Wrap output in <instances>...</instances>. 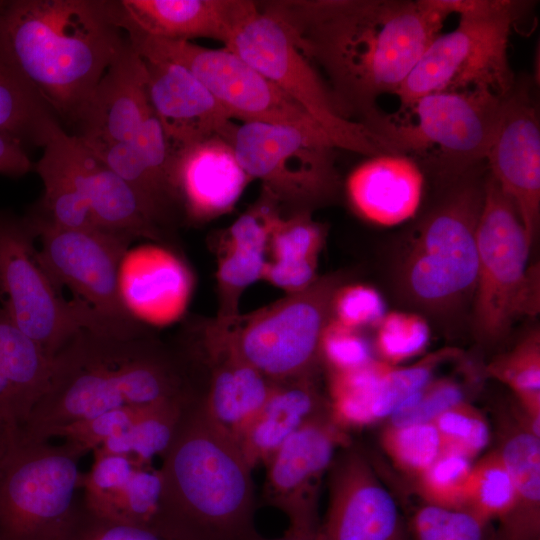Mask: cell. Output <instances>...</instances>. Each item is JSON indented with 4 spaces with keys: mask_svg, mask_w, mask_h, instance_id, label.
I'll list each match as a JSON object with an SVG mask.
<instances>
[{
    "mask_svg": "<svg viewBox=\"0 0 540 540\" xmlns=\"http://www.w3.org/2000/svg\"><path fill=\"white\" fill-rule=\"evenodd\" d=\"M265 4L326 75L343 114L371 129L378 98L395 94L448 15L434 0H283Z\"/></svg>",
    "mask_w": 540,
    "mask_h": 540,
    "instance_id": "1",
    "label": "cell"
},
{
    "mask_svg": "<svg viewBox=\"0 0 540 540\" xmlns=\"http://www.w3.org/2000/svg\"><path fill=\"white\" fill-rule=\"evenodd\" d=\"M199 398L184 361L135 318L101 316L53 357L48 389L19 435L46 442L57 427L113 409Z\"/></svg>",
    "mask_w": 540,
    "mask_h": 540,
    "instance_id": "2",
    "label": "cell"
},
{
    "mask_svg": "<svg viewBox=\"0 0 540 540\" xmlns=\"http://www.w3.org/2000/svg\"><path fill=\"white\" fill-rule=\"evenodd\" d=\"M118 1H0V42L47 105L78 120L123 45Z\"/></svg>",
    "mask_w": 540,
    "mask_h": 540,
    "instance_id": "3",
    "label": "cell"
},
{
    "mask_svg": "<svg viewBox=\"0 0 540 540\" xmlns=\"http://www.w3.org/2000/svg\"><path fill=\"white\" fill-rule=\"evenodd\" d=\"M201 399L187 409L162 457L154 523L180 540H252L258 535L252 468L235 437L206 415Z\"/></svg>",
    "mask_w": 540,
    "mask_h": 540,
    "instance_id": "4",
    "label": "cell"
},
{
    "mask_svg": "<svg viewBox=\"0 0 540 540\" xmlns=\"http://www.w3.org/2000/svg\"><path fill=\"white\" fill-rule=\"evenodd\" d=\"M476 166L454 179L440 201L412 231L399 267L402 291L415 304L448 312L474 295L476 228L485 178Z\"/></svg>",
    "mask_w": 540,
    "mask_h": 540,
    "instance_id": "5",
    "label": "cell"
},
{
    "mask_svg": "<svg viewBox=\"0 0 540 540\" xmlns=\"http://www.w3.org/2000/svg\"><path fill=\"white\" fill-rule=\"evenodd\" d=\"M457 27L439 34L395 93L402 108L442 91L488 90L506 96L514 86L507 48L511 28L527 2L511 0H435Z\"/></svg>",
    "mask_w": 540,
    "mask_h": 540,
    "instance_id": "6",
    "label": "cell"
},
{
    "mask_svg": "<svg viewBox=\"0 0 540 540\" xmlns=\"http://www.w3.org/2000/svg\"><path fill=\"white\" fill-rule=\"evenodd\" d=\"M478 256L474 327L480 340L495 342L513 322L539 311V269L529 266L530 243L516 208L488 174L476 228Z\"/></svg>",
    "mask_w": 540,
    "mask_h": 540,
    "instance_id": "7",
    "label": "cell"
},
{
    "mask_svg": "<svg viewBox=\"0 0 540 540\" xmlns=\"http://www.w3.org/2000/svg\"><path fill=\"white\" fill-rule=\"evenodd\" d=\"M224 46L303 108L336 148L368 157L388 154L376 133L343 114L318 69L298 47L287 24L265 2L257 3Z\"/></svg>",
    "mask_w": 540,
    "mask_h": 540,
    "instance_id": "8",
    "label": "cell"
},
{
    "mask_svg": "<svg viewBox=\"0 0 540 540\" xmlns=\"http://www.w3.org/2000/svg\"><path fill=\"white\" fill-rule=\"evenodd\" d=\"M84 452L64 442L25 440L19 432L0 460V540H54L81 489Z\"/></svg>",
    "mask_w": 540,
    "mask_h": 540,
    "instance_id": "9",
    "label": "cell"
},
{
    "mask_svg": "<svg viewBox=\"0 0 540 540\" xmlns=\"http://www.w3.org/2000/svg\"><path fill=\"white\" fill-rule=\"evenodd\" d=\"M504 97L484 89L430 93L410 107L416 123L387 118L377 133L392 154H430L440 173L455 179L486 161Z\"/></svg>",
    "mask_w": 540,
    "mask_h": 540,
    "instance_id": "10",
    "label": "cell"
},
{
    "mask_svg": "<svg viewBox=\"0 0 540 540\" xmlns=\"http://www.w3.org/2000/svg\"><path fill=\"white\" fill-rule=\"evenodd\" d=\"M30 220L0 211V294L13 324L53 357L81 328L102 315L86 303L67 301L34 248Z\"/></svg>",
    "mask_w": 540,
    "mask_h": 540,
    "instance_id": "11",
    "label": "cell"
},
{
    "mask_svg": "<svg viewBox=\"0 0 540 540\" xmlns=\"http://www.w3.org/2000/svg\"><path fill=\"white\" fill-rule=\"evenodd\" d=\"M127 35L144 59L175 63L190 71L232 119L288 125L328 136L295 101L225 46L213 49L133 31Z\"/></svg>",
    "mask_w": 540,
    "mask_h": 540,
    "instance_id": "12",
    "label": "cell"
},
{
    "mask_svg": "<svg viewBox=\"0 0 540 540\" xmlns=\"http://www.w3.org/2000/svg\"><path fill=\"white\" fill-rule=\"evenodd\" d=\"M334 291L332 281L316 280L209 341L226 347L273 382L310 377Z\"/></svg>",
    "mask_w": 540,
    "mask_h": 540,
    "instance_id": "13",
    "label": "cell"
},
{
    "mask_svg": "<svg viewBox=\"0 0 540 540\" xmlns=\"http://www.w3.org/2000/svg\"><path fill=\"white\" fill-rule=\"evenodd\" d=\"M250 179H259L277 201L304 205L329 195L337 184L336 146L324 134L288 125L244 122L232 142Z\"/></svg>",
    "mask_w": 540,
    "mask_h": 540,
    "instance_id": "14",
    "label": "cell"
},
{
    "mask_svg": "<svg viewBox=\"0 0 540 540\" xmlns=\"http://www.w3.org/2000/svg\"><path fill=\"white\" fill-rule=\"evenodd\" d=\"M27 218L41 246L39 263L59 288L67 286L96 312L114 319L135 318L121 292L119 269L132 237L102 229H66L32 214Z\"/></svg>",
    "mask_w": 540,
    "mask_h": 540,
    "instance_id": "15",
    "label": "cell"
},
{
    "mask_svg": "<svg viewBox=\"0 0 540 540\" xmlns=\"http://www.w3.org/2000/svg\"><path fill=\"white\" fill-rule=\"evenodd\" d=\"M348 438L331 410L310 419L264 463V497L289 520L287 531L319 534L320 481Z\"/></svg>",
    "mask_w": 540,
    "mask_h": 540,
    "instance_id": "16",
    "label": "cell"
},
{
    "mask_svg": "<svg viewBox=\"0 0 540 540\" xmlns=\"http://www.w3.org/2000/svg\"><path fill=\"white\" fill-rule=\"evenodd\" d=\"M329 471V505L320 540H407L394 497L364 455L346 446Z\"/></svg>",
    "mask_w": 540,
    "mask_h": 540,
    "instance_id": "17",
    "label": "cell"
},
{
    "mask_svg": "<svg viewBox=\"0 0 540 540\" xmlns=\"http://www.w3.org/2000/svg\"><path fill=\"white\" fill-rule=\"evenodd\" d=\"M486 162L490 175L513 202L533 244L540 218V124L527 87L514 85L504 97Z\"/></svg>",
    "mask_w": 540,
    "mask_h": 540,
    "instance_id": "18",
    "label": "cell"
},
{
    "mask_svg": "<svg viewBox=\"0 0 540 540\" xmlns=\"http://www.w3.org/2000/svg\"><path fill=\"white\" fill-rule=\"evenodd\" d=\"M45 139L56 148L99 229L126 234L133 239L158 237L159 223L140 198L77 135L65 132L52 118L42 143Z\"/></svg>",
    "mask_w": 540,
    "mask_h": 540,
    "instance_id": "19",
    "label": "cell"
},
{
    "mask_svg": "<svg viewBox=\"0 0 540 540\" xmlns=\"http://www.w3.org/2000/svg\"><path fill=\"white\" fill-rule=\"evenodd\" d=\"M145 60L147 95L172 152L211 137L229 142L238 125L186 68Z\"/></svg>",
    "mask_w": 540,
    "mask_h": 540,
    "instance_id": "20",
    "label": "cell"
},
{
    "mask_svg": "<svg viewBox=\"0 0 540 540\" xmlns=\"http://www.w3.org/2000/svg\"><path fill=\"white\" fill-rule=\"evenodd\" d=\"M146 82L145 60L126 37L77 120V136L90 142H130L151 109Z\"/></svg>",
    "mask_w": 540,
    "mask_h": 540,
    "instance_id": "21",
    "label": "cell"
},
{
    "mask_svg": "<svg viewBox=\"0 0 540 540\" xmlns=\"http://www.w3.org/2000/svg\"><path fill=\"white\" fill-rule=\"evenodd\" d=\"M171 178L177 198L195 220L228 212L251 180L232 143L218 136L173 151Z\"/></svg>",
    "mask_w": 540,
    "mask_h": 540,
    "instance_id": "22",
    "label": "cell"
},
{
    "mask_svg": "<svg viewBox=\"0 0 540 540\" xmlns=\"http://www.w3.org/2000/svg\"><path fill=\"white\" fill-rule=\"evenodd\" d=\"M256 6L248 0L118 1L120 26L126 32L167 40L208 38L224 45Z\"/></svg>",
    "mask_w": 540,
    "mask_h": 540,
    "instance_id": "23",
    "label": "cell"
},
{
    "mask_svg": "<svg viewBox=\"0 0 540 540\" xmlns=\"http://www.w3.org/2000/svg\"><path fill=\"white\" fill-rule=\"evenodd\" d=\"M424 190V175L408 155L369 157L349 174L346 192L353 209L380 226H395L417 212Z\"/></svg>",
    "mask_w": 540,
    "mask_h": 540,
    "instance_id": "24",
    "label": "cell"
},
{
    "mask_svg": "<svg viewBox=\"0 0 540 540\" xmlns=\"http://www.w3.org/2000/svg\"><path fill=\"white\" fill-rule=\"evenodd\" d=\"M52 358L0 309V421L20 430L46 393Z\"/></svg>",
    "mask_w": 540,
    "mask_h": 540,
    "instance_id": "25",
    "label": "cell"
},
{
    "mask_svg": "<svg viewBox=\"0 0 540 540\" xmlns=\"http://www.w3.org/2000/svg\"><path fill=\"white\" fill-rule=\"evenodd\" d=\"M330 410L310 377L275 382L265 403L236 440L253 469L268 458L299 428Z\"/></svg>",
    "mask_w": 540,
    "mask_h": 540,
    "instance_id": "26",
    "label": "cell"
},
{
    "mask_svg": "<svg viewBox=\"0 0 540 540\" xmlns=\"http://www.w3.org/2000/svg\"><path fill=\"white\" fill-rule=\"evenodd\" d=\"M212 371L201 399L206 415L237 438L270 395L275 382L226 347L208 343Z\"/></svg>",
    "mask_w": 540,
    "mask_h": 540,
    "instance_id": "27",
    "label": "cell"
},
{
    "mask_svg": "<svg viewBox=\"0 0 540 540\" xmlns=\"http://www.w3.org/2000/svg\"><path fill=\"white\" fill-rule=\"evenodd\" d=\"M502 430L497 450L513 478L514 498L497 519L494 540H540V439L524 424Z\"/></svg>",
    "mask_w": 540,
    "mask_h": 540,
    "instance_id": "28",
    "label": "cell"
},
{
    "mask_svg": "<svg viewBox=\"0 0 540 540\" xmlns=\"http://www.w3.org/2000/svg\"><path fill=\"white\" fill-rule=\"evenodd\" d=\"M140 253L129 298L149 320L169 321L181 313L187 302L189 275L179 260L164 250L147 248Z\"/></svg>",
    "mask_w": 540,
    "mask_h": 540,
    "instance_id": "29",
    "label": "cell"
},
{
    "mask_svg": "<svg viewBox=\"0 0 540 540\" xmlns=\"http://www.w3.org/2000/svg\"><path fill=\"white\" fill-rule=\"evenodd\" d=\"M200 399L167 400L146 405L126 432L107 440L99 448L125 455L139 467H149L155 456L165 455L187 409Z\"/></svg>",
    "mask_w": 540,
    "mask_h": 540,
    "instance_id": "30",
    "label": "cell"
},
{
    "mask_svg": "<svg viewBox=\"0 0 540 540\" xmlns=\"http://www.w3.org/2000/svg\"><path fill=\"white\" fill-rule=\"evenodd\" d=\"M50 107L20 72L0 42V132L23 145H42Z\"/></svg>",
    "mask_w": 540,
    "mask_h": 540,
    "instance_id": "31",
    "label": "cell"
},
{
    "mask_svg": "<svg viewBox=\"0 0 540 540\" xmlns=\"http://www.w3.org/2000/svg\"><path fill=\"white\" fill-rule=\"evenodd\" d=\"M42 147L43 154L36 164V171L42 180L44 193L31 214L61 228L99 229L54 145L45 139Z\"/></svg>",
    "mask_w": 540,
    "mask_h": 540,
    "instance_id": "32",
    "label": "cell"
},
{
    "mask_svg": "<svg viewBox=\"0 0 540 540\" xmlns=\"http://www.w3.org/2000/svg\"><path fill=\"white\" fill-rule=\"evenodd\" d=\"M488 373L509 386L518 397L533 433L539 437L540 334H527L511 351L488 365Z\"/></svg>",
    "mask_w": 540,
    "mask_h": 540,
    "instance_id": "33",
    "label": "cell"
},
{
    "mask_svg": "<svg viewBox=\"0 0 540 540\" xmlns=\"http://www.w3.org/2000/svg\"><path fill=\"white\" fill-rule=\"evenodd\" d=\"M391 366L374 359L357 369L332 372L329 405L334 420L342 428L375 423L372 416L375 390Z\"/></svg>",
    "mask_w": 540,
    "mask_h": 540,
    "instance_id": "34",
    "label": "cell"
},
{
    "mask_svg": "<svg viewBox=\"0 0 540 540\" xmlns=\"http://www.w3.org/2000/svg\"><path fill=\"white\" fill-rule=\"evenodd\" d=\"M513 498V478L498 450L473 464L462 509L491 522L507 512Z\"/></svg>",
    "mask_w": 540,
    "mask_h": 540,
    "instance_id": "35",
    "label": "cell"
},
{
    "mask_svg": "<svg viewBox=\"0 0 540 540\" xmlns=\"http://www.w3.org/2000/svg\"><path fill=\"white\" fill-rule=\"evenodd\" d=\"M161 495L160 470L152 466L136 467L113 497L93 513L120 523L153 524L158 516Z\"/></svg>",
    "mask_w": 540,
    "mask_h": 540,
    "instance_id": "36",
    "label": "cell"
},
{
    "mask_svg": "<svg viewBox=\"0 0 540 540\" xmlns=\"http://www.w3.org/2000/svg\"><path fill=\"white\" fill-rule=\"evenodd\" d=\"M489 524L465 509L425 503L414 513L410 530L413 540H494Z\"/></svg>",
    "mask_w": 540,
    "mask_h": 540,
    "instance_id": "37",
    "label": "cell"
},
{
    "mask_svg": "<svg viewBox=\"0 0 540 540\" xmlns=\"http://www.w3.org/2000/svg\"><path fill=\"white\" fill-rule=\"evenodd\" d=\"M54 540H180L161 526L126 524L108 520L90 511L77 498Z\"/></svg>",
    "mask_w": 540,
    "mask_h": 540,
    "instance_id": "38",
    "label": "cell"
},
{
    "mask_svg": "<svg viewBox=\"0 0 540 540\" xmlns=\"http://www.w3.org/2000/svg\"><path fill=\"white\" fill-rule=\"evenodd\" d=\"M450 350H443L409 367L391 366L381 378L372 402L374 422L390 418L414 395L423 390L432 380L437 365Z\"/></svg>",
    "mask_w": 540,
    "mask_h": 540,
    "instance_id": "39",
    "label": "cell"
},
{
    "mask_svg": "<svg viewBox=\"0 0 540 540\" xmlns=\"http://www.w3.org/2000/svg\"><path fill=\"white\" fill-rule=\"evenodd\" d=\"M382 443L392 461L417 479L442 452L440 435L432 423L403 427L388 425Z\"/></svg>",
    "mask_w": 540,
    "mask_h": 540,
    "instance_id": "40",
    "label": "cell"
},
{
    "mask_svg": "<svg viewBox=\"0 0 540 540\" xmlns=\"http://www.w3.org/2000/svg\"><path fill=\"white\" fill-rule=\"evenodd\" d=\"M430 339V328L420 315L386 312L376 325L375 349L381 361L393 365L422 353Z\"/></svg>",
    "mask_w": 540,
    "mask_h": 540,
    "instance_id": "41",
    "label": "cell"
},
{
    "mask_svg": "<svg viewBox=\"0 0 540 540\" xmlns=\"http://www.w3.org/2000/svg\"><path fill=\"white\" fill-rule=\"evenodd\" d=\"M324 229L303 211L289 219H279L273 228L269 245L272 261L317 268L318 253L323 244Z\"/></svg>",
    "mask_w": 540,
    "mask_h": 540,
    "instance_id": "42",
    "label": "cell"
},
{
    "mask_svg": "<svg viewBox=\"0 0 540 540\" xmlns=\"http://www.w3.org/2000/svg\"><path fill=\"white\" fill-rule=\"evenodd\" d=\"M472 459L454 451H442L418 478L426 503L462 509Z\"/></svg>",
    "mask_w": 540,
    "mask_h": 540,
    "instance_id": "43",
    "label": "cell"
},
{
    "mask_svg": "<svg viewBox=\"0 0 540 540\" xmlns=\"http://www.w3.org/2000/svg\"><path fill=\"white\" fill-rule=\"evenodd\" d=\"M437 429L442 451H454L471 459L490 442L491 431L478 410L463 402L439 415L432 423Z\"/></svg>",
    "mask_w": 540,
    "mask_h": 540,
    "instance_id": "44",
    "label": "cell"
},
{
    "mask_svg": "<svg viewBox=\"0 0 540 540\" xmlns=\"http://www.w3.org/2000/svg\"><path fill=\"white\" fill-rule=\"evenodd\" d=\"M143 407L127 406L78 420L55 428L49 438L63 437L65 442L77 446L86 454L126 432L139 417Z\"/></svg>",
    "mask_w": 540,
    "mask_h": 540,
    "instance_id": "45",
    "label": "cell"
},
{
    "mask_svg": "<svg viewBox=\"0 0 540 540\" xmlns=\"http://www.w3.org/2000/svg\"><path fill=\"white\" fill-rule=\"evenodd\" d=\"M462 387L453 380H432L389 418V426L431 424L445 411L465 402Z\"/></svg>",
    "mask_w": 540,
    "mask_h": 540,
    "instance_id": "46",
    "label": "cell"
},
{
    "mask_svg": "<svg viewBox=\"0 0 540 540\" xmlns=\"http://www.w3.org/2000/svg\"><path fill=\"white\" fill-rule=\"evenodd\" d=\"M333 318L351 329L377 325L386 314L385 301L370 285L350 284L335 289L331 298Z\"/></svg>",
    "mask_w": 540,
    "mask_h": 540,
    "instance_id": "47",
    "label": "cell"
},
{
    "mask_svg": "<svg viewBox=\"0 0 540 540\" xmlns=\"http://www.w3.org/2000/svg\"><path fill=\"white\" fill-rule=\"evenodd\" d=\"M320 355L332 368L343 372L362 367L372 360V348L358 330L346 327L334 319L326 324L320 340Z\"/></svg>",
    "mask_w": 540,
    "mask_h": 540,
    "instance_id": "48",
    "label": "cell"
},
{
    "mask_svg": "<svg viewBox=\"0 0 540 540\" xmlns=\"http://www.w3.org/2000/svg\"><path fill=\"white\" fill-rule=\"evenodd\" d=\"M217 271L219 285L224 293H240L243 289L263 278L267 261L264 247L226 241Z\"/></svg>",
    "mask_w": 540,
    "mask_h": 540,
    "instance_id": "49",
    "label": "cell"
},
{
    "mask_svg": "<svg viewBox=\"0 0 540 540\" xmlns=\"http://www.w3.org/2000/svg\"><path fill=\"white\" fill-rule=\"evenodd\" d=\"M32 168L24 145L0 132V174L10 177H20Z\"/></svg>",
    "mask_w": 540,
    "mask_h": 540,
    "instance_id": "50",
    "label": "cell"
},
{
    "mask_svg": "<svg viewBox=\"0 0 540 540\" xmlns=\"http://www.w3.org/2000/svg\"><path fill=\"white\" fill-rule=\"evenodd\" d=\"M18 432V430L13 429L0 421V460L14 442Z\"/></svg>",
    "mask_w": 540,
    "mask_h": 540,
    "instance_id": "51",
    "label": "cell"
},
{
    "mask_svg": "<svg viewBox=\"0 0 540 540\" xmlns=\"http://www.w3.org/2000/svg\"><path fill=\"white\" fill-rule=\"evenodd\" d=\"M252 540H320V533L319 534H305V533L286 531L284 536L281 538L265 539L257 535Z\"/></svg>",
    "mask_w": 540,
    "mask_h": 540,
    "instance_id": "52",
    "label": "cell"
}]
</instances>
